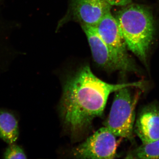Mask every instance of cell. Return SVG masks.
I'll return each mask as SVG.
<instances>
[{
  "label": "cell",
  "mask_w": 159,
  "mask_h": 159,
  "mask_svg": "<svg viewBox=\"0 0 159 159\" xmlns=\"http://www.w3.org/2000/svg\"><path fill=\"white\" fill-rule=\"evenodd\" d=\"M143 86L142 82H104L94 75L89 66H84L68 77L64 85L59 105L63 124L72 136H81L94 119L102 116L111 93L125 87L142 89Z\"/></svg>",
  "instance_id": "cell-1"
},
{
  "label": "cell",
  "mask_w": 159,
  "mask_h": 159,
  "mask_svg": "<svg viewBox=\"0 0 159 159\" xmlns=\"http://www.w3.org/2000/svg\"><path fill=\"white\" fill-rule=\"evenodd\" d=\"M116 18L126 47L144 63L153 39L154 24L150 11L138 5L124 6Z\"/></svg>",
  "instance_id": "cell-2"
},
{
  "label": "cell",
  "mask_w": 159,
  "mask_h": 159,
  "mask_svg": "<svg viewBox=\"0 0 159 159\" xmlns=\"http://www.w3.org/2000/svg\"><path fill=\"white\" fill-rule=\"evenodd\" d=\"M133 87H125L115 91L109 115L104 123L105 127L116 137L133 139L135 121V108L141 91L135 94Z\"/></svg>",
  "instance_id": "cell-3"
},
{
  "label": "cell",
  "mask_w": 159,
  "mask_h": 159,
  "mask_svg": "<svg viewBox=\"0 0 159 159\" xmlns=\"http://www.w3.org/2000/svg\"><path fill=\"white\" fill-rule=\"evenodd\" d=\"M87 38L93 57L100 67L109 72L140 73L136 65L129 64L111 51L97 33L95 27L81 25Z\"/></svg>",
  "instance_id": "cell-4"
},
{
  "label": "cell",
  "mask_w": 159,
  "mask_h": 159,
  "mask_svg": "<svg viewBox=\"0 0 159 159\" xmlns=\"http://www.w3.org/2000/svg\"><path fill=\"white\" fill-rule=\"evenodd\" d=\"M116 137L107 127L99 130L74 148L72 156L78 159H113L117 155Z\"/></svg>",
  "instance_id": "cell-5"
},
{
  "label": "cell",
  "mask_w": 159,
  "mask_h": 159,
  "mask_svg": "<svg viewBox=\"0 0 159 159\" xmlns=\"http://www.w3.org/2000/svg\"><path fill=\"white\" fill-rule=\"evenodd\" d=\"M107 46L118 57L129 64L136 65L127 53V47L116 17L111 11L105 15L95 27Z\"/></svg>",
  "instance_id": "cell-6"
},
{
  "label": "cell",
  "mask_w": 159,
  "mask_h": 159,
  "mask_svg": "<svg viewBox=\"0 0 159 159\" xmlns=\"http://www.w3.org/2000/svg\"><path fill=\"white\" fill-rule=\"evenodd\" d=\"M71 6L74 19L81 25L93 27L111 11L112 7L104 0H71Z\"/></svg>",
  "instance_id": "cell-7"
},
{
  "label": "cell",
  "mask_w": 159,
  "mask_h": 159,
  "mask_svg": "<svg viewBox=\"0 0 159 159\" xmlns=\"http://www.w3.org/2000/svg\"><path fill=\"white\" fill-rule=\"evenodd\" d=\"M134 133L142 144L156 142L159 139V104L151 102L142 107L134 126Z\"/></svg>",
  "instance_id": "cell-8"
},
{
  "label": "cell",
  "mask_w": 159,
  "mask_h": 159,
  "mask_svg": "<svg viewBox=\"0 0 159 159\" xmlns=\"http://www.w3.org/2000/svg\"><path fill=\"white\" fill-rule=\"evenodd\" d=\"M19 135L18 122L10 111L0 108V139L9 144H13Z\"/></svg>",
  "instance_id": "cell-9"
},
{
  "label": "cell",
  "mask_w": 159,
  "mask_h": 159,
  "mask_svg": "<svg viewBox=\"0 0 159 159\" xmlns=\"http://www.w3.org/2000/svg\"><path fill=\"white\" fill-rule=\"evenodd\" d=\"M126 158L159 159V139L149 144H142L131 151Z\"/></svg>",
  "instance_id": "cell-10"
},
{
  "label": "cell",
  "mask_w": 159,
  "mask_h": 159,
  "mask_svg": "<svg viewBox=\"0 0 159 159\" xmlns=\"http://www.w3.org/2000/svg\"><path fill=\"white\" fill-rule=\"evenodd\" d=\"M4 154L5 159H27L24 150L19 145L10 144Z\"/></svg>",
  "instance_id": "cell-11"
},
{
  "label": "cell",
  "mask_w": 159,
  "mask_h": 159,
  "mask_svg": "<svg viewBox=\"0 0 159 159\" xmlns=\"http://www.w3.org/2000/svg\"><path fill=\"white\" fill-rule=\"evenodd\" d=\"M111 6L124 7L129 5L132 0H104Z\"/></svg>",
  "instance_id": "cell-12"
}]
</instances>
